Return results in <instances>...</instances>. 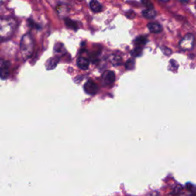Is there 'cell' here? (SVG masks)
<instances>
[{
  "label": "cell",
  "instance_id": "6da1fadb",
  "mask_svg": "<svg viewBox=\"0 0 196 196\" xmlns=\"http://www.w3.org/2000/svg\"><path fill=\"white\" fill-rule=\"evenodd\" d=\"M34 51V40L32 35L27 33L21 39L20 42V51L24 59H28L31 57Z\"/></svg>",
  "mask_w": 196,
  "mask_h": 196
},
{
  "label": "cell",
  "instance_id": "7a4b0ae2",
  "mask_svg": "<svg viewBox=\"0 0 196 196\" xmlns=\"http://www.w3.org/2000/svg\"><path fill=\"white\" fill-rule=\"evenodd\" d=\"M15 24L12 21L0 19V39H5L12 35Z\"/></svg>",
  "mask_w": 196,
  "mask_h": 196
},
{
  "label": "cell",
  "instance_id": "3957f363",
  "mask_svg": "<svg viewBox=\"0 0 196 196\" xmlns=\"http://www.w3.org/2000/svg\"><path fill=\"white\" fill-rule=\"evenodd\" d=\"M194 45V37L192 34H187L179 43V46L183 51L191 50Z\"/></svg>",
  "mask_w": 196,
  "mask_h": 196
},
{
  "label": "cell",
  "instance_id": "277c9868",
  "mask_svg": "<svg viewBox=\"0 0 196 196\" xmlns=\"http://www.w3.org/2000/svg\"><path fill=\"white\" fill-rule=\"evenodd\" d=\"M115 78H116L115 73L112 70H106L103 74V82H104V84L107 85V86H110V85H112L114 83Z\"/></svg>",
  "mask_w": 196,
  "mask_h": 196
},
{
  "label": "cell",
  "instance_id": "5b68a950",
  "mask_svg": "<svg viewBox=\"0 0 196 196\" xmlns=\"http://www.w3.org/2000/svg\"><path fill=\"white\" fill-rule=\"evenodd\" d=\"M84 89L85 92H86L87 94H91V95H94V94H97L98 90H99V88H98L97 84L94 83V81H88L84 84Z\"/></svg>",
  "mask_w": 196,
  "mask_h": 196
},
{
  "label": "cell",
  "instance_id": "8992f818",
  "mask_svg": "<svg viewBox=\"0 0 196 196\" xmlns=\"http://www.w3.org/2000/svg\"><path fill=\"white\" fill-rule=\"evenodd\" d=\"M90 8L94 12H101L103 10V6L101 2L97 0H91L90 2Z\"/></svg>",
  "mask_w": 196,
  "mask_h": 196
},
{
  "label": "cell",
  "instance_id": "52a82bcc",
  "mask_svg": "<svg viewBox=\"0 0 196 196\" xmlns=\"http://www.w3.org/2000/svg\"><path fill=\"white\" fill-rule=\"evenodd\" d=\"M148 29L153 33H160L163 31V27H162L161 25L158 22H150L149 23L148 26Z\"/></svg>",
  "mask_w": 196,
  "mask_h": 196
},
{
  "label": "cell",
  "instance_id": "ba28073f",
  "mask_svg": "<svg viewBox=\"0 0 196 196\" xmlns=\"http://www.w3.org/2000/svg\"><path fill=\"white\" fill-rule=\"evenodd\" d=\"M77 64L82 70H87L89 67L90 62L85 57H79L77 61Z\"/></svg>",
  "mask_w": 196,
  "mask_h": 196
},
{
  "label": "cell",
  "instance_id": "9c48e42d",
  "mask_svg": "<svg viewBox=\"0 0 196 196\" xmlns=\"http://www.w3.org/2000/svg\"><path fill=\"white\" fill-rule=\"evenodd\" d=\"M156 11L154 9H144L142 12V15L143 17L146 18V19H153L156 16Z\"/></svg>",
  "mask_w": 196,
  "mask_h": 196
},
{
  "label": "cell",
  "instance_id": "30bf717a",
  "mask_svg": "<svg viewBox=\"0 0 196 196\" xmlns=\"http://www.w3.org/2000/svg\"><path fill=\"white\" fill-rule=\"evenodd\" d=\"M64 23H65L66 26H67L68 29H70L74 31H77L78 29L77 23L75 21H74V20H72V19H69V18L64 19Z\"/></svg>",
  "mask_w": 196,
  "mask_h": 196
},
{
  "label": "cell",
  "instance_id": "8fae6325",
  "mask_svg": "<svg viewBox=\"0 0 196 196\" xmlns=\"http://www.w3.org/2000/svg\"><path fill=\"white\" fill-rule=\"evenodd\" d=\"M146 42H147L146 38L144 36L138 37V38H137L135 40L136 45L138 47L143 46V45H145L146 44Z\"/></svg>",
  "mask_w": 196,
  "mask_h": 196
},
{
  "label": "cell",
  "instance_id": "7c38bea8",
  "mask_svg": "<svg viewBox=\"0 0 196 196\" xmlns=\"http://www.w3.org/2000/svg\"><path fill=\"white\" fill-rule=\"evenodd\" d=\"M111 62L113 63L114 65H119L121 64L122 58L120 55H116V54H113L111 56Z\"/></svg>",
  "mask_w": 196,
  "mask_h": 196
},
{
  "label": "cell",
  "instance_id": "4fadbf2b",
  "mask_svg": "<svg viewBox=\"0 0 196 196\" xmlns=\"http://www.w3.org/2000/svg\"><path fill=\"white\" fill-rule=\"evenodd\" d=\"M135 67V61L132 59H129L126 63V68L127 70H132Z\"/></svg>",
  "mask_w": 196,
  "mask_h": 196
},
{
  "label": "cell",
  "instance_id": "5bb4252c",
  "mask_svg": "<svg viewBox=\"0 0 196 196\" xmlns=\"http://www.w3.org/2000/svg\"><path fill=\"white\" fill-rule=\"evenodd\" d=\"M143 5L145 7H146V9H153V4L152 3L150 0H141Z\"/></svg>",
  "mask_w": 196,
  "mask_h": 196
},
{
  "label": "cell",
  "instance_id": "9a60e30c",
  "mask_svg": "<svg viewBox=\"0 0 196 196\" xmlns=\"http://www.w3.org/2000/svg\"><path fill=\"white\" fill-rule=\"evenodd\" d=\"M131 54L133 56H140L142 54V49H141L140 47H137L131 52Z\"/></svg>",
  "mask_w": 196,
  "mask_h": 196
},
{
  "label": "cell",
  "instance_id": "2e32d148",
  "mask_svg": "<svg viewBox=\"0 0 196 196\" xmlns=\"http://www.w3.org/2000/svg\"><path fill=\"white\" fill-rule=\"evenodd\" d=\"M178 63L176 62V61H174V60H171L170 61V67H171V70H174L175 69L178 68Z\"/></svg>",
  "mask_w": 196,
  "mask_h": 196
},
{
  "label": "cell",
  "instance_id": "e0dca14e",
  "mask_svg": "<svg viewBox=\"0 0 196 196\" xmlns=\"http://www.w3.org/2000/svg\"><path fill=\"white\" fill-rule=\"evenodd\" d=\"M126 16L129 19H133L135 17V12L132 10H129L126 12Z\"/></svg>",
  "mask_w": 196,
  "mask_h": 196
},
{
  "label": "cell",
  "instance_id": "ac0fdd59",
  "mask_svg": "<svg viewBox=\"0 0 196 196\" xmlns=\"http://www.w3.org/2000/svg\"><path fill=\"white\" fill-rule=\"evenodd\" d=\"M162 51H163V52L166 55H170V54H172V51H171L170 48H166V47H163V48H162Z\"/></svg>",
  "mask_w": 196,
  "mask_h": 196
},
{
  "label": "cell",
  "instance_id": "d6986e66",
  "mask_svg": "<svg viewBox=\"0 0 196 196\" xmlns=\"http://www.w3.org/2000/svg\"><path fill=\"white\" fill-rule=\"evenodd\" d=\"M48 64H49V65H48V68L49 69L54 68L56 66V63L54 62V61L53 59H51L50 61H48Z\"/></svg>",
  "mask_w": 196,
  "mask_h": 196
},
{
  "label": "cell",
  "instance_id": "ffe728a7",
  "mask_svg": "<svg viewBox=\"0 0 196 196\" xmlns=\"http://www.w3.org/2000/svg\"><path fill=\"white\" fill-rule=\"evenodd\" d=\"M29 23L30 24V26H32V27H35V29H38V28H39V26H38L37 24H35V23L34 22V21H32V19H29Z\"/></svg>",
  "mask_w": 196,
  "mask_h": 196
},
{
  "label": "cell",
  "instance_id": "44dd1931",
  "mask_svg": "<svg viewBox=\"0 0 196 196\" xmlns=\"http://www.w3.org/2000/svg\"><path fill=\"white\" fill-rule=\"evenodd\" d=\"M179 2H182V3H187V2H188V1L189 0H179Z\"/></svg>",
  "mask_w": 196,
  "mask_h": 196
},
{
  "label": "cell",
  "instance_id": "7402d4cb",
  "mask_svg": "<svg viewBox=\"0 0 196 196\" xmlns=\"http://www.w3.org/2000/svg\"><path fill=\"white\" fill-rule=\"evenodd\" d=\"M78 1H80V2H81V1H82V0H78Z\"/></svg>",
  "mask_w": 196,
  "mask_h": 196
}]
</instances>
